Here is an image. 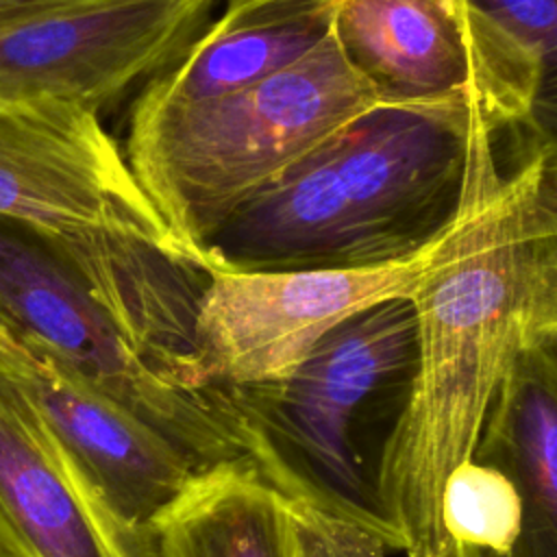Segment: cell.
<instances>
[{
  "mask_svg": "<svg viewBox=\"0 0 557 557\" xmlns=\"http://www.w3.org/2000/svg\"><path fill=\"white\" fill-rule=\"evenodd\" d=\"M215 0H122L0 24V100L59 98L100 115L200 35Z\"/></svg>",
  "mask_w": 557,
  "mask_h": 557,
  "instance_id": "9",
  "label": "cell"
},
{
  "mask_svg": "<svg viewBox=\"0 0 557 557\" xmlns=\"http://www.w3.org/2000/svg\"><path fill=\"white\" fill-rule=\"evenodd\" d=\"M416 359L413 305L389 298L333 326L289 374L218 385L244 459L285 498L309 557L400 550L376 483Z\"/></svg>",
  "mask_w": 557,
  "mask_h": 557,
  "instance_id": "2",
  "label": "cell"
},
{
  "mask_svg": "<svg viewBox=\"0 0 557 557\" xmlns=\"http://www.w3.org/2000/svg\"><path fill=\"white\" fill-rule=\"evenodd\" d=\"M468 117L461 100L372 107L242 205L205 246L211 268H372L413 257L459 209Z\"/></svg>",
  "mask_w": 557,
  "mask_h": 557,
  "instance_id": "3",
  "label": "cell"
},
{
  "mask_svg": "<svg viewBox=\"0 0 557 557\" xmlns=\"http://www.w3.org/2000/svg\"><path fill=\"white\" fill-rule=\"evenodd\" d=\"M470 459L503 472L520 496V535L509 557H557V342L513 363Z\"/></svg>",
  "mask_w": 557,
  "mask_h": 557,
  "instance_id": "11",
  "label": "cell"
},
{
  "mask_svg": "<svg viewBox=\"0 0 557 557\" xmlns=\"http://www.w3.org/2000/svg\"><path fill=\"white\" fill-rule=\"evenodd\" d=\"M339 4L226 0L183 54L144 85L128 122L244 89L298 63L333 33Z\"/></svg>",
  "mask_w": 557,
  "mask_h": 557,
  "instance_id": "10",
  "label": "cell"
},
{
  "mask_svg": "<svg viewBox=\"0 0 557 557\" xmlns=\"http://www.w3.org/2000/svg\"><path fill=\"white\" fill-rule=\"evenodd\" d=\"M433 246L372 268L281 272L213 270L194 324V389L289 374L346 318L381 300L409 298Z\"/></svg>",
  "mask_w": 557,
  "mask_h": 557,
  "instance_id": "8",
  "label": "cell"
},
{
  "mask_svg": "<svg viewBox=\"0 0 557 557\" xmlns=\"http://www.w3.org/2000/svg\"><path fill=\"white\" fill-rule=\"evenodd\" d=\"M333 35L379 104L474 102L498 128L555 135V100L468 0H342Z\"/></svg>",
  "mask_w": 557,
  "mask_h": 557,
  "instance_id": "7",
  "label": "cell"
},
{
  "mask_svg": "<svg viewBox=\"0 0 557 557\" xmlns=\"http://www.w3.org/2000/svg\"><path fill=\"white\" fill-rule=\"evenodd\" d=\"M0 389L131 555L152 557L150 524L198 470L191 459L44 346L4 326Z\"/></svg>",
  "mask_w": 557,
  "mask_h": 557,
  "instance_id": "6",
  "label": "cell"
},
{
  "mask_svg": "<svg viewBox=\"0 0 557 557\" xmlns=\"http://www.w3.org/2000/svg\"><path fill=\"white\" fill-rule=\"evenodd\" d=\"M379 100L331 33L244 89L128 122L126 163L181 244L205 246L252 196Z\"/></svg>",
  "mask_w": 557,
  "mask_h": 557,
  "instance_id": "4",
  "label": "cell"
},
{
  "mask_svg": "<svg viewBox=\"0 0 557 557\" xmlns=\"http://www.w3.org/2000/svg\"><path fill=\"white\" fill-rule=\"evenodd\" d=\"M444 557H453V553H446ZM470 557H490V555H483V553H474V555H470Z\"/></svg>",
  "mask_w": 557,
  "mask_h": 557,
  "instance_id": "18",
  "label": "cell"
},
{
  "mask_svg": "<svg viewBox=\"0 0 557 557\" xmlns=\"http://www.w3.org/2000/svg\"><path fill=\"white\" fill-rule=\"evenodd\" d=\"M496 44L555 98L557 0H468Z\"/></svg>",
  "mask_w": 557,
  "mask_h": 557,
  "instance_id": "15",
  "label": "cell"
},
{
  "mask_svg": "<svg viewBox=\"0 0 557 557\" xmlns=\"http://www.w3.org/2000/svg\"><path fill=\"white\" fill-rule=\"evenodd\" d=\"M440 520L450 550L509 557L520 535V496L503 472L466 459L444 481Z\"/></svg>",
  "mask_w": 557,
  "mask_h": 557,
  "instance_id": "14",
  "label": "cell"
},
{
  "mask_svg": "<svg viewBox=\"0 0 557 557\" xmlns=\"http://www.w3.org/2000/svg\"><path fill=\"white\" fill-rule=\"evenodd\" d=\"M0 215L48 239L137 352L189 387L211 270L161 220L96 111L0 100Z\"/></svg>",
  "mask_w": 557,
  "mask_h": 557,
  "instance_id": "1",
  "label": "cell"
},
{
  "mask_svg": "<svg viewBox=\"0 0 557 557\" xmlns=\"http://www.w3.org/2000/svg\"><path fill=\"white\" fill-rule=\"evenodd\" d=\"M152 557H309L285 498L248 459L200 468L150 524Z\"/></svg>",
  "mask_w": 557,
  "mask_h": 557,
  "instance_id": "13",
  "label": "cell"
},
{
  "mask_svg": "<svg viewBox=\"0 0 557 557\" xmlns=\"http://www.w3.org/2000/svg\"><path fill=\"white\" fill-rule=\"evenodd\" d=\"M0 544L13 557H133L2 389Z\"/></svg>",
  "mask_w": 557,
  "mask_h": 557,
  "instance_id": "12",
  "label": "cell"
},
{
  "mask_svg": "<svg viewBox=\"0 0 557 557\" xmlns=\"http://www.w3.org/2000/svg\"><path fill=\"white\" fill-rule=\"evenodd\" d=\"M0 326L44 346L89 385L209 468L244 459L215 387L178 385L146 361L67 259L39 233L0 215Z\"/></svg>",
  "mask_w": 557,
  "mask_h": 557,
  "instance_id": "5",
  "label": "cell"
},
{
  "mask_svg": "<svg viewBox=\"0 0 557 557\" xmlns=\"http://www.w3.org/2000/svg\"><path fill=\"white\" fill-rule=\"evenodd\" d=\"M0 557H13V555H11V553L0 544Z\"/></svg>",
  "mask_w": 557,
  "mask_h": 557,
  "instance_id": "17",
  "label": "cell"
},
{
  "mask_svg": "<svg viewBox=\"0 0 557 557\" xmlns=\"http://www.w3.org/2000/svg\"><path fill=\"white\" fill-rule=\"evenodd\" d=\"M111 2H122V0H0V24L37 15V13L98 7V4H111Z\"/></svg>",
  "mask_w": 557,
  "mask_h": 557,
  "instance_id": "16",
  "label": "cell"
}]
</instances>
